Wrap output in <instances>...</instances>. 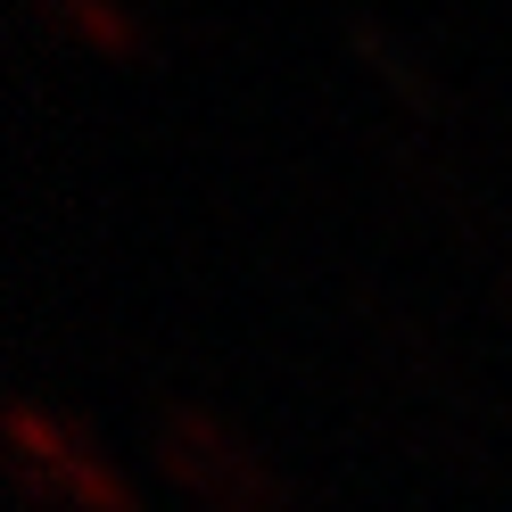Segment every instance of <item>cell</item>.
<instances>
[{
    "instance_id": "cell-4",
    "label": "cell",
    "mask_w": 512,
    "mask_h": 512,
    "mask_svg": "<svg viewBox=\"0 0 512 512\" xmlns=\"http://www.w3.org/2000/svg\"><path fill=\"white\" fill-rule=\"evenodd\" d=\"M347 50H356V58H364V67H372L380 83L397 91V100H405L413 116H430V108H438V83L422 75V58H413V50L389 34V25H372V17H347Z\"/></svg>"
},
{
    "instance_id": "cell-3",
    "label": "cell",
    "mask_w": 512,
    "mask_h": 512,
    "mask_svg": "<svg viewBox=\"0 0 512 512\" xmlns=\"http://www.w3.org/2000/svg\"><path fill=\"white\" fill-rule=\"evenodd\" d=\"M34 9H42L67 42L100 50V58H141V17L124 9V0H34Z\"/></svg>"
},
{
    "instance_id": "cell-2",
    "label": "cell",
    "mask_w": 512,
    "mask_h": 512,
    "mask_svg": "<svg viewBox=\"0 0 512 512\" xmlns=\"http://www.w3.org/2000/svg\"><path fill=\"white\" fill-rule=\"evenodd\" d=\"M0 446H9V479L25 504L42 512H141L133 479H124L100 446H91L67 413H50L34 397H9L0 413Z\"/></svg>"
},
{
    "instance_id": "cell-1",
    "label": "cell",
    "mask_w": 512,
    "mask_h": 512,
    "mask_svg": "<svg viewBox=\"0 0 512 512\" xmlns=\"http://www.w3.org/2000/svg\"><path fill=\"white\" fill-rule=\"evenodd\" d=\"M149 455L199 512H290V479L207 405H157Z\"/></svg>"
}]
</instances>
